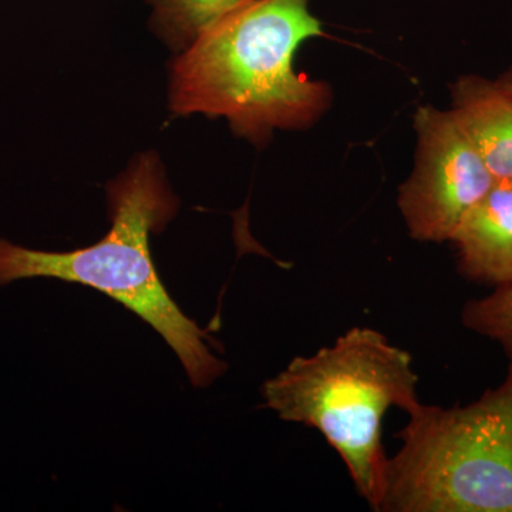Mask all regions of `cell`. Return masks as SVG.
<instances>
[{"mask_svg": "<svg viewBox=\"0 0 512 512\" xmlns=\"http://www.w3.org/2000/svg\"><path fill=\"white\" fill-rule=\"evenodd\" d=\"M322 35L308 0H249L177 53L168 106L175 116L225 119L255 144L275 130L312 126L328 109L330 90L296 73L293 57Z\"/></svg>", "mask_w": 512, "mask_h": 512, "instance_id": "6da1fadb", "label": "cell"}, {"mask_svg": "<svg viewBox=\"0 0 512 512\" xmlns=\"http://www.w3.org/2000/svg\"><path fill=\"white\" fill-rule=\"evenodd\" d=\"M107 202L110 231L90 247L52 252L0 238V286L45 278L106 293L163 336L195 387L208 386L227 365L212 353L215 340L168 295L151 256L150 235L163 231L180 208L158 154H138L107 185Z\"/></svg>", "mask_w": 512, "mask_h": 512, "instance_id": "7a4b0ae2", "label": "cell"}, {"mask_svg": "<svg viewBox=\"0 0 512 512\" xmlns=\"http://www.w3.org/2000/svg\"><path fill=\"white\" fill-rule=\"evenodd\" d=\"M417 382L412 355L375 329L353 328L315 355L295 357L262 394L282 420L319 430L380 511L389 460L382 420L390 407L409 413L420 403Z\"/></svg>", "mask_w": 512, "mask_h": 512, "instance_id": "3957f363", "label": "cell"}, {"mask_svg": "<svg viewBox=\"0 0 512 512\" xmlns=\"http://www.w3.org/2000/svg\"><path fill=\"white\" fill-rule=\"evenodd\" d=\"M407 414L380 511L512 512V357L504 382L477 402Z\"/></svg>", "mask_w": 512, "mask_h": 512, "instance_id": "277c9868", "label": "cell"}, {"mask_svg": "<svg viewBox=\"0 0 512 512\" xmlns=\"http://www.w3.org/2000/svg\"><path fill=\"white\" fill-rule=\"evenodd\" d=\"M414 128L416 167L397 202L413 238L451 241L497 180L451 110L419 107Z\"/></svg>", "mask_w": 512, "mask_h": 512, "instance_id": "5b68a950", "label": "cell"}, {"mask_svg": "<svg viewBox=\"0 0 512 512\" xmlns=\"http://www.w3.org/2000/svg\"><path fill=\"white\" fill-rule=\"evenodd\" d=\"M460 271L474 281H512V180L495 181L451 239Z\"/></svg>", "mask_w": 512, "mask_h": 512, "instance_id": "8992f818", "label": "cell"}, {"mask_svg": "<svg viewBox=\"0 0 512 512\" xmlns=\"http://www.w3.org/2000/svg\"><path fill=\"white\" fill-rule=\"evenodd\" d=\"M451 94V113L495 180H512V94L477 76L460 77Z\"/></svg>", "mask_w": 512, "mask_h": 512, "instance_id": "52a82bcc", "label": "cell"}, {"mask_svg": "<svg viewBox=\"0 0 512 512\" xmlns=\"http://www.w3.org/2000/svg\"><path fill=\"white\" fill-rule=\"evenodd\" d=\"M249 0H147L151 28L161 40L180 53L222 16Z\"/></svg>", "mask_w": 512, "mask_h": 512, "instance_id": "ba28073f", "label": "cell"}, {"mask_svg": "<svg viewBox=\"0 0 512 512\" xmlns=\"http://www.w3.org/2000/svg\"><path fill=\"white\" fill-rule=\"evenodd\" d=\"M463 323L466 328L500 342L512 357V281L497 285L483 299L467 302Z\"/></svg>", "mask_w": 512, "mask_h": 512, "instance_id": "9c48e42d", "label": "cell"}, {"mask_svg": "<svg viewBox=\"0 0 512 512\" xmlns=\"http://www.w3.org/2000/svg\"><path fill=\"white\" fill-rule=\"evenodd\" d=\"M497 83L503 87L505 92L512 94V72L505 74Z\"/></svg>", "mask_w": 512, "mask_h": 512, "instance_id": "30bf717a", "label": "cell"}]
</instances>
